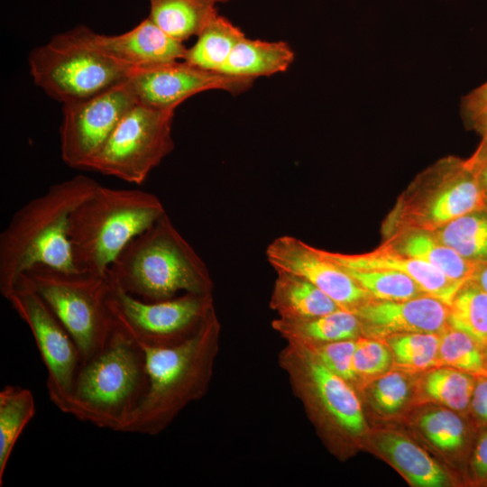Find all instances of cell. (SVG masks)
Wrapping results in <instances>:
<instances>
[{
  "instance_id": "1",
  "label": "cell",
  "mask_w": 487,
  "mask_h": 487,
  "mask_svg": "<svg viewBox=\"0 0 487 487\" xmlns=\"http://www.w3.org/2000/svg\"><path fill=\"white\" fill-rule=\"evenodd\" d=\"M99 186L78 174L26 202L0 234V292L5 299L32 267L78 271L69 240L72 212Z\"/></svg>"
},
{
  "instance_id": "2",
  "label": "cell",
  "mask_w": 487,
  "mask_h": 487,
  "mask_svg": "<svg viewBox=\"0 0 487 487\" xmlns=\"http://www.w3.org/2000/svg\"><path fill=\"white\" fill-rule=\"evenodd\" d=\"M220 335L221 323L215 309L185 341L142 348L148 389L122 432L156 436L188 405L200 400L213 377Z\"/></svg>"
},
{
  "instance_id": "3",
  "label": "cell",
  "mask_w": 487,
  "mask_h": 487,
  "mask_svg": "<svg viewBox=\"0 0 487 487\" xmlns=\"http://www.w3.org/2000/svg\"><path fill=\"white\" fill-rule=\"evenodd\" d=\"M148 389L142 348L115 328L107 345L81 363L56 407L97 427L122 432Z\"/></svg>"
},
{
  "instance_id": "4",
  "label": "cell",
  "mask_w": 487,
  "mask_h": 487,
  "mask_svg": "<svg viewBox=\"0 0 487 487\" xmlns=\"http://www.w3.org/2000/svg\"><path fill=\"white\" fill-rule=\"evenodd\" d=\"M108 274L123 290L150 302L214 289L206 263L167 213L124 248Z\"/></svg>"
},
{
  "instance_id": "5",
  "label": "cell",
  "mask_w": 487,
  "mask_h": 487,
  "mask_svg": "<svg viewBox=\"0 0 487 487\" xmlns=\"http://www.w3.org/2000/svg\"><path fill=\"white\" fill-rule=\"evenodd\" d=\"M165 213L161 199L151 192L99 184L70 216L76 267L106 273L124 248Z\"/></svg>"
},
{
  "instance_id": "6",
  "label": "cell",
  "mask_w": 487,
  "mask_h": 487,
  "mask_svg": "<svg viewBox=\"0 0 487 487\" xmlns=\"http://www.w3.org/2000/svg\"><path fill=\"white\" fill-rule=\"evenodd\" d=\"M85 25L54 35L28 58L33 82L62 105L87 99L128 80L133 69L105 54Z\"/></svg>"
},
{
  "instance_id": "7",
  "label": "cell",
  "mask_w": 487,
  "mask_h": 487,
  "mask_svg": "<svg viewBox=\"0 0 487 487\" xmlns=\"http://www.w3.org/2000/svg\"><path fill=\"white\" fill-rule=\"evenodd\" d=\"M43 299L77 344L82 362L103 350L115 330L107 306L108 271H67L38 264L23 276Z\"/></svg>"
},
{
  "instance_id": "8",
  "label": "cell",
  "mask_w": 487,
  "mask_h": 487,
  "mask_svg": "<svg viewBox=\"0 0 487 487\" xmlns=\"http://www.w3.org/2000/svg\"><path fill=\"white\" fill-rule=\"evenodd\" d=\"M109 279L107 306L115 326L142 348L167 347L185 341L216 309L213 293L184 292L150 302L125 292Z\"/></svg>"
},
{
  "instance_id": "9",
  "label": "cell",
  "mask_w": 487,
  "mask_h": 487,
  "mask_svg": "<svg viewBox=\"0 0 487 487\" xmlns=\"http://www.w3.org/2000/svg\"><path fill=\"white\" fill-rule=\"evenodd\" d=\"M173 115L137 103L120 120L88 170L142 184L174 148Z\"/></svg>"
},
{
  "instance_id": "10",
  "label": "cell",
  "mask_w": 487,
  "mask_h": 487,
  "mask_svg": "<svg viewBox=\"0 0 487 487\" xmlns=\"http://www.w3.org/2000/svg\"><path fill=\"white\" fill-rule=\"evenodd\" d=\"M278 363L287 373L293 393L309 409L320 412L337 432L351 438L363 433V407L350 382L297 344L287 343Z\"/></svg>"
},
{
  "instance_id": "11",
  "label": "cell",
  "mask_w": 487,
  "mask_h": 487,
  "mask_svg": "<svg viewBox=\"0 0 487 487\" xmlns=\"http://www.w3.org/2000/svg\"><path fill=\"white\" fill-rule=\"evenodd\" d=\"M5 299L32 334L47 370L49 398L56 406L71 389L82 363L80 351L62 323L23 278Z\"/></svg>"
},
{
  "instance_id": "12",
  "label": "cell",
  "mask_w": 487,
  "mask_h": 487,
  "mask_svg": "<svg viewBox=\"0 0 487 487\" xmlns=\"http://www.w3.org/2000/svg\"><path fill=\"white\" fill-rule=\"evenodd\" d=\"M137 103L125 81L87 99L64 104L60 128L63 162L88 170L120 120Z\"/></svg>"
},
{
  "instance_id": "13",
  "label": "cell",
  "mask_w": 487,
  "mask_h": 487,
  "mask_svg": "<svg viewBox=\"0 0 487 487\" xmlns=\"http://www.w3.org/2000/svg\"><path fill=\"white\" fill-rule=\"evenodd\" d=\"M254 79L206 70L186 61H174L135 69L127 86L139 104L173 111L192 96L211 89L238 95L251 87Z\"/></svg>"
},
{
  "instance_id": "14",
  "label": "cell",
  "mask_w": 487,
  "mask_h": 487,
  "mask_svg": "<svg viewBox=\"0 0 487 487\" xmlns=\"http://www.w3.org/2000/svg\"><path fill=\"white\" fill-rule=\"evenodd\" d=\"M266 258L276 271L299 276L330 297L341 308L354 312L370 300L369 293L319 249L295 236L282 235L267 246Z\"/></svg>"
},
{
  "instance_id": "15",
  "label": "cell",
  "mask_w": 487,
  "mask_h": 487,
  "mask_svg": "<svg viewBox=\"0 0 487 487\" xmlns=\"http://www.w3.org/2000/svg\"><path fill=\"white\" fill-rule=\"evenodd\" d=\"M448 306L428 295L406 300L363 303L354 313L362 332L369 335L443 332L447 324Z\"/></svg>"
},
{
  "instance_id": "16",
  "label": "cell",
  "mask_w": 487,
  "mask_h": 487,
  "mask_svg": "<svg viewBox=\"0 0 487 487\" xmlns=\"http://www.w3.org/2000/svg\"><path fill=\"white\" fill-rule=\"evenodd\" d=\"M93 41L105 54L133 69L183 60L187 51L148 17L122 34L93 32Z\"/></svg>"
},
{
  "instance_id": "17",
  "label": "cell",
  "mask_w": 487,
  "mask_h": 487,
  "mask_svg": "<svg viewBox=\"0 0 487 487\" xmlns=\"http://www.w3.org/2000/svg\"><path fill=\"white\" fill-rule=\"evenodd\" d=\"M319 252L340 267L353 270H393L409 276L428 296L449 306L459 289L464 284L450 280L440 271L421 260L399 251L380 249L360 254Z\"/></svg>"
},
{
  "instance_id": "18",
  "label": "cell",
  "mask_w": 487,
  "mask_h": 487,
  "mask_svg": "<svg viewBox=\"0 0 487 487\" xmlns=\"http://www.w3.org/2000/svg\"><path fill=\"white\" fill-rule=\"evenodd\" d=\"M276 273L270 307L277 313L279 318L308 319L341 308L330 297L308 280L285 271Z\"/></svg>"
},
{
  "instance_id": "19",
  "label": "cell",
  "mask_w": 487,
  "mask_h": 487,
  "mask_svg": "<svg viewBox=\"0 0 487 487\" xmlns=\"http://www.w3.org/2000/svg\"><path fill=\"white\" fill-rule=\"evenodd\" d=\"M271 327L287 343L301 345L356 339L362 332L356 314L342 308L308 319L288 320L277 317L272 320Z\"/></svg>"
},
{
  "instance_id": "20",
  "label": "cell",
  "mask_w": 487,
  "mask_h": 487,
  "mask_svg": "<svg viewBox=\"0 0 487 487\" xmlns=\"http://www.w3.org/2000/svg\"><path fill=\"white\" fill-rule=\"evenodd\" d=\"M294 51L284 41L244 37L218 72L254 79L284 72L294 60Z\"/></svg>"
},
{
  "instance_id": "21",
  "label": "cell",
  "mask_w": 487,
  "mask_h": 487,
  "mask_svg": "<svg viewBox=\"0 0 487 487\" xmlns=\"http://www.w3.org/2000/svg\"><path fill=\"white\" fill-rule=\"evenodd\" d=\"M148 18L165 33L183 42L198 36L217 14L213 0H149Z\"/></svg>"
},
{
  "instance_id": "22",
  "label": "cell",
  "mask_w": 487,
  "mask_h": 487,
  "mask_svg": "<svg viewBox=\"0 0 487 487\" xmlns=\"http://www.w3.org/2000/svg\"><path fill=\"white\" fill-rule=\"evenodd\" d=\"M378 446L414 485L441 487L447 483L445 470L422 448L406 436L387 432L378 439Z\"/></svg>"
},
{
  "instance_id": "23",
  "label": "cell",
  "mask_w": 487,
  "mask_h": 487,
  "mask_svg": "<svg viewBox=\"0 0 487 487\" xmlns=\"http://www.w3.org/2000/svg\"><path fill=\"white\" fill-rule=\"evenodd\" d=\"M468 171L469 167L453 161L449 183L427 207V217L431 225H444L473 213L482 204L480 186Z\"/></svg>"
},
{
  "instance_id": "24",
  "label": "cell",
  "mask_w": 487,
  "mask_h": 487,
  "mask_svg": "<svg viewBox=\"0 0 487 487\" xmlns=\"http://www.w3.org/2000/svg\"><path fill=\"white\" fill-rule=\"evenodd\" d=\"M36 405L26 388L6 385L0 391V486L14 446L32 419Z\"/></svg>"
},
{
  "instance_id": "25",
  "label": "cell",
  "mask_w": 487,
  "mask_h": 487,
  "mask_svg": "<svg viewBox=\"0 0 487 487\" xmlns=\"http://www.w3.org/2000/svg\"><path fill=\"white\" fill-rule=\"evenodd\" d=\"M244 33L229 20L216 14L187 49L184 61L195 67L218 72Z\"/></svg>"
},
{
  "instance_id": "26",
  "label": "cell",
  "mask_w": 487,
  "mask_h": 487,
  "mask_svg": "<svg viewBox=\"0 0 487 487\" xmlns=\"http://www.w3.org/2000/svg\"><path fill=\"white\" fill-rule=\"evenodd\" d=\"M400 253L427 262L440 271L450 280L465 283L475 271L474 263L465 259L435 236L415 233L405 238Z\"/></svg>"
},
{
  "instance_id": "27",
  "label": "cell",
  "mask_w": 487,
  "mask_h": 487,
  "mask_svg": "<svg viewBox=\"0 0 487 487\" xmlns=\"http://www.w3.org/2000/svg\"><path fill=\"white\" fill-rule=\"evenodd\" d=\"M447 324L471 336L481 346L487 344V292L466 281L448 306Z\"/></svg>"
},
{
  "instance_id": "28",
  "label": "cell",
  "mask_w": 487,
  "mask_h": 487,
  "mask_svg": "<svg viewBox=\"0 0 487 487\" xmlns=\"http://www.w3.org/2000/svg\"><path fill=\"white\" fill-rule=\"evenodd\" d=\"M468 260L487 259V216L467 214L443 225L435 236Z\"/></svg>"
},
{
  "instance_id": "29",
  "label": "cell",
  "mask_w": 487,
  "mask_h": 487,
  "mask_svg": "<svg viewBox=\"0 0 487 487\" xmlns=\"http://www.w3.org/2000/svg\"><path fill=\"white\" fill-rule=\"evenodd\" d=\"M474 386L470 373L452 367L436 369L423 381L428 397L453 410H464L470 405Z\"/></svg>"
},
{
  "instance_id": "30",
  "label": "cell",
  "mask_w": 487,
  "mask_h": 487,
  "mask_svg": "<svg viewBox=\"0 0 487 487\" xmlns=\"http://www.w3.org/2000/svg\"><path fill=\"white\" fill-rule=\"evenodd\" d=\"M344 269L370 296L380 300H406L427 295L409 276L398 271Z\"/></svg>"
},
{
  "instance_id": "31",
  "label": "cell",
  "mask_w": 487,
  "mask_h": 487,
  "mask_svg": "<svg viewBox=\"0 0 487 487\" xmlns=\"http://www.w3.org/2000/svg\"><path fill=\"white\" fill-rule=\"evenodd\" d=\"M438 359L448 367L487 377L481 345L465 333L450 326L440 335Z\"/></svg>"
},
{
  "instance_id": "32",
  "label": "cell",
  "mask_w": 487,
  "mask_h": 487,
  "mask_svg": "<svg viewBox=\"0 0 487 487\" xmlns=\"http://www.w3.org/2000/svg\"><path fill=\"white\" fill-rule=\"evenodd\" d=\"M391 353L398 364L410 370H425L436 364L440 335L434 333H409L389 337Z\"/></svg>"
},
{
  "instance_id": "33",
  "label": "cell",
  "mask_w": 487,
  "mask_h": 487,
  "mask_svg": "<svg viewBox=\"0 0 487 487\" xmlns=\"http://www.w3.org/2000/svg\"><path fill=\"white\" fill-rule=\"evenodd\" d=\"M419 425L429 441L442 450L453 451L464 445V424L449 409H438L424 414Z\"/></svg>"
},
{
  "instance_id": "34",
  "label": "cell",
  "mask_w": 487,
  "mask_h": 487,
  "mask_svg": "<svg viewBox=\"0 0 487 487\" xmlns=\"http://www.w3.org/2000/svg\"><path fill=\"white\" fill-rule=\"evenodd\" d=\"M356 339L315 345H299L312 353L331 372L352 383L355 381V375L353 370V356L355 350Z\"/></svg>"
},
{
  "instance_id": "35",
  "label": "cell",
  "mask_w": 487,
  "mask_h": 487,
  "mask_svg": "<svg viewBox=\"0 0 487 487\" xmlns=\"http://www.w3.org/2000/svg\"><path fill=\"white\" fill-rule=\"evenodd\" d=\"M391 351L381 342L357 338L353 356L355 381L385 372L391 363Z\"/></svg>"
},
{
  "instance_id": "36",
  "label": "cell",
  "mask_w": 487,
  "mask_h": 487,
  "mask_svg": "<svg viewBox=\"0 0 487 487\" xmlns=\"http://www.w3.org/2000/svg\"><path fill=\"white\" fill-rule=\"evenodd\" d=\"M409 392L407 378L397 372L381 377L374 384L372 397L376 406L386 413H393L406 402Z\"/></svg>"
},
{
  "instance_id": "37",
  "label": "cell",
  "mask_w": 487,
  "mask_h": 487,
  "mask_svg": "<svg viewBox=\"0 0 487 487\" xmlns=\"http://www.w3.org/2000/svg\"><path fill=\"white\" fill-rule=\"evenodd\" d=\"M461 115L471 124L487 111V81L468 93L461 100Z\"/></svg>"
},
{
  "instance_id": "38",
  "label": "cell",
  "mask_w": 487,
  "mask_h": 487,
  "mask_svg": "<svg viewBox=\"0 0 487 487\" xmlns=\"http://www.w3.org/2000/svg\"><path fill=\"white\" fill-rule=\"evenodd\" d=\"M475 416L487 423V377L477 379L470 403Z\"/></svg>"
},
{
  "instance_id": "39",
  "label": "cell",
  "mask_w": 487,
  "mask_h": 487,
  "mask_svg": "<svg viewBox=\"0 0 487 487\" xmlns=\"http://www.w3.org/2000/svg\"><path fill=\"white\" fill-rule=\"evenodd\" d=\"M472 465L477 477L487 479V433L481 436L476 445Z\"/></svg>"
},
{
  "instance_id": "40",
  "label": "cell",
  "mask_w": 487,
  "mask_h": 487,
  "mask_svg": "<svg viewBox=\"0 0 487 487\" xmlns=\"http://www.w3.org/2000/svg\"><path fill=\"white\" fill-rule=\"evenodd\" d=\"M476 164H478L479 175L481 177V179L483 185L487 188V149L478 157Z\"/></svg>"
},
{
  "instance_id": "41",
  "label": "cell",
  "mask_w": 487,
  "mask_h": 487,
  "mask_svg": "<svg viewBox=\"0 0 487 487\" xmlns=\"http://www.w3.org/2000/svg\"><path fill=\"white\" fill-rule=\"evenodd\" d=\"M471 125L475 126L479 129L484 135L485 141L487 142V111L477 117Z\"/></svg>"
},
{
  "instance_id": "42",
  "label": "cell",
  "mask_w": 487,
  "mask_h": 487,
  "mask_svg": "<svg viewBox=\"0 0 487 487\" xmlns=\"http://www.w3.org/2000/svg\"><path fill=\"white\" fill-rule=\"evenodd\" d=\"M473 274H476V284L487 292V265L481 268L477 272L474 271Z\"/></svg>"
},
{
  "instance_id": "43",
  "label": "cell",
  "mask_w": 487,
  "mask_h": 487,
  "mask_svg": "<svg viewBox=\"0 0 487 487\" xmlns=\"http://www.w3.org/2000/svg\"><path fill=\"white\" fill-rule=\"evenodd\" d=\"M483 347H484V354H483L484 362L487 364V344L485 345H483Z\"/></svg>"
},
{
  "instance_id": "44",
  "label": "cell",
  "mask_w": 487,
  "mask_h": 487,
  "mask_svg": "<svg viewBox=\"0 0 487 487\" xmlns=\"http://www.w3.org/2000/svg\"><path fill=\"white\" fill-rule=\"evenodd\" d=\"M213 1H215L216 3H219V2L224 3V2H227L228 0H213Z\"/></svg>"
}]
</instances>
